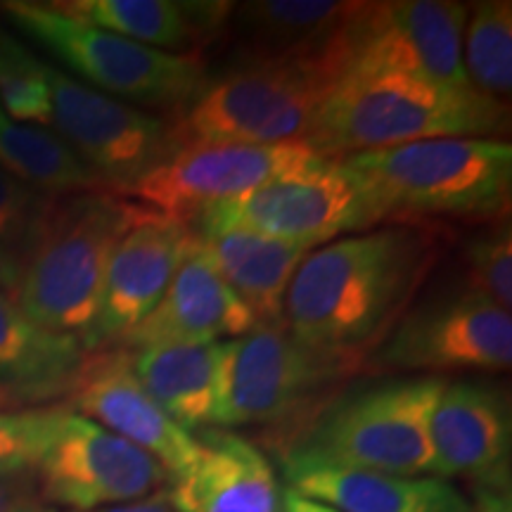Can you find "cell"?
I'll use <instances>...</instances> for the list:
<instances>
[{
	"mask_svg": "<svg viewBox=\"0 0 512 512\" xmlns=\"http://www.w3.org/2000/svg\"><path fill=\"white\" fill-rule=\"evenodd\" d=\"M439 254V235L415 223L311 249L285 294L283 323L311 347L366 361L406 316Z\"/></svg>",
	"mask_w": 512,
	"mask_h": 512,
	"instance_id": "obj_1",
	"label": "cell"
},
{
	"mask_svg": "<svg viewBox=\"0 0 512 512\" xmlns=\"http://www.w3.org/2000/svg\"><path fill=\"white\" fill-rule=\"evenodd\" d=\"M446 380L401 377L318 403L280 441L283 467H344L399 477L432 475V413Z\"/></svg>",
	"mask_w": 512,
	"mask_h": 512,
	"instance_id": "obj_2",
	"label": "cell"
},
{
	"mask_svg": "<svg viewBox=\"0 0 512 512\" xmlns=\"http://www.w3.org/2000/svg\"><path fill=\"white\" fill-rule=\"evenodd\" d=\"M377 219H508L512 145L437 138L339 157Z\"/></svg>",
	"mask_w": 512,
	"mask_h": 512,
	"instance_id": "obj_3",
	"label": "cell"
},
{
	"mask_svg": "<svg viewBox=\"0 0 512 512\" xmlns=\"http://www.w3.org/2000/svg\"><path fill=\"white\" fill-rule=\"evenodd\" d=\"M508 105L472 86L375 76L339 81L306 145L325 159L437 138H498L508 133Z\"/></svg>",
	"mask_w": 512,
	"mask_h": 512,
	"instance_id": "obj_4",
	"label": "cell"
},
{
	"mask_svg": "<svg viewBox=\"0 0 512 512\" xmlns=\"http://www.w3.org/2000/svg\"><path fill=\"white\" fill-rule=\"evenodd\" d=\"M140 209L105 190L53 197L22 254L15 292L19 309L41 328L79 339L86 349L110 256Z\"/></svg>",
	"mask_w": 512,
	"mask_h": 512,
	"instance_id": "obj_5",
	"label": "cell"
},
{
	"mask_svg": "<svg viewBox=\"0 0 512 512\" xmlns=\"http://www.w3.org/2000/svg\"><path fill=\"white\" fill-rule=\"evenodd\" d=\"M347 55L240 62L171 124V145H283L309 138Z\"/></svg>",
	"mask_w": 512,
	"mask_h": 512,
	"instance_id": "obj_6",
	"label": "cell"
},
{
	"mask_svg": "<svg viewBox=\"0 0 512 512\" xmlns=\"http://www.w3.org/2000/svg\"><path fill=\"white\" fill-rule=\"evenodd\" d=\"M0 12L81 83L140 110L183 114L209 86L207 67L197 53L174 55L140 46L64 15L50 3L10 0L0 3Z\"/></svg>",
	"mask_w": 512,
	"mask_h": 512,
	"instance_id": "obj_7",
	"label": "cell"
},
{
	"mask_svg": "<svg viewBox=\"0 0 512 512\" xmlns=\"http://www.w3.org/2000/svg\"><path fill=\"white\" fill-rule=\"evenodd\" d=\"M192 221L197 235L242 228L311 249L380 223L366 192L337 159L214 204Z\"/></svg>",
	"mask_w": 512,
	"mask_h": 512,
	"instance_id": "obj_8",
	"label": "cell"
},
{
	"mask_svg": "<svg viewBox=\"0 0 512 512\" xmlns=\"http://www.w3.org/2000/svg\"><path fill=\"white\" fill-rule=\"evenodd\" d=\"M363 358L332 354L294 337L287 325H259L230 342L221 430L292 420L335 384L361 373Z\"/></svg>",
	"mask_w": 512,
	"mask_h": 512,
	"instance_id": "obj_9",
	"label": "cell"
},
{
	"mask_svg": "<svg viewBox=\"0 0 512 512\" xmlns=\"http://www.w3.org/2000/svg\"><path fill=\"white\" fill-rule=\"evenodd\" d=\"M320 152L304 143L283 145H185L128 188L124 200L188 223L214 204L249 190L323 166Z\"/></svg>",
	"mask_w": 512,
	"mask_h": 512,
	"instance_id": "obj_10",
	"label": "cell"
},
{
	"mask_svg": "<svg viewBox=\"0 0 512 512\" xmlns=\"http://www.w3.org/2000/svg\"><path fill=\"white\" fill-rule=\"evenodd\" d=\"M512 363V316L482 294L467 290L437 297L406 311L394 330L370 351L363 370H486Z\"/></svg>",
	"mask_w": 512,
	"mask_h": 512,
	"instance_id": "obj_11",
	"label": "cell"
},
{
	"mask_svg": "<svg viewBox=\"0 0 512 512\" xmlns=\"http://www.w3.org/2000/svg\"><path fill=\"white\" fill-rule=\"evenodd\" d=\"M467 12L453 0L366 3L349 29L342 81L394 74L470 86L463 69Z\"/></svg>",
	"mask_w": 512,
	"mask_h": 512,
	"instance_id": "obj_12",
	"label": "cell"
},
{
	"mask_svg": "<svg viewBox=\"0 0 512 512\" xmlns=\"http://www.w3.org/2000/svg\"><path fill=\"white\" fill-rule=\"evenodd\" d=\"M46 76L53 131L93 171L105 192L124 195L174 152L171 126L157 114L110 98L48 64Z\"/></svg>",
	"mask_w": 512,
	"mask_h": 512,
	"instance_id": "obj_13",
	"label": "cell"
},
{
	"mask_svg": "<svg viewBox=\"0 0 512 512\" xmlns=\"http://www.w3.org/2000/svg\"><path fill=\"white\" fill-rule=\"evenodd\" d=\"M34 477L43 501L72 512L131 503L169 486L150 453L76 413L64 420Z\"/></svg>",
	"mask_w": 512,
	"mask_h": 512,
	"instance_id": "obj_14",
	"label": "cell"
},
{
	"mask_svg": "<svg viewBox=\"0 0 512 512\" xmlns=\"http://www.w3.org/2000/svg\"><path fill=\"white\" fill-rule=\"evenodd\" d=\"M143 207V204H140ZM197 242L188 223L143 207L110 256L100 313L86 351L119 344L162 299L176 268Z\"/></svg>",
	"mask_w": 512,
	"mask_h": 512,
	"instance_id": "obj_15",
	"label": "cell"
},
{
	"mask_svg": "<svg viewBox=\"0 0 512 512\" xmlns=\"http://www.w3.org/2000/svg\"><path fill=\"white\" fill-rule=\"evenodd\" d=\"M72 403L76 415L150 453L169 482L181 477L200 451L197 437L178 427L145 392L126 349L88 351L74 382Z\"/></svg>",
	"mask_w": 512,
	"mask_h": 512,
	"instance_id": "obj_16",
	"label": "cell"
},
{
	"mask_svg": "<svg viewBox=\"0 0 512 512\" xmlns=\"http://www.w3.org/2000/svg\"><path fill=\"white\" fill-rule=\"evenodd\" d=\"M256 328L259 323L252 311L230 290L197 235V242L176 268L155 309L126 332L117 347L138 351L230 342Z\"/></svg>",
	"mask_w": 512,
	"mask_h": 512,
	"instance_id": "obj_17",
	"label": "cell"
},
{
	"mask_svg": "<svg viewBox=\"0 0 512 512\" xmlns=\"http://www.w3.org/2000/svg\"><path fill=\"white\" fill-rule=\"evenodd\" d=\"M432 475L475 484L510 482L508 392L479 380L446 382L432 413Z\"/></svg>",
	"mask_w": 512,
	"mask_h": 512,
	"instance_id": "obj_18",
	"label": "cell"
},
{
	"mask_svg": "<svg viewBox=\"0 0 512 512\" xmlns=\"http://www.w3.org/2000/svg\"><path fill=\"white\" fill-rule=\"evenodd\" d=\"M197 444L192 465L166 486L178 512H280L278 479L261 448L228 430H202Z\"/></svg>",
	"mask_w": 512,
	"mask_h": 512,
	"instance_id": "obj_19",
	"label": "cell"
},
{
	"mask_svg": "<svg viewBox=\"0 0 512 512\" xmlns=\"http://www.w3.org/2000/svg\"><path fill=\"white\" fill-rule=\"evenodd\" d=\"M366 3L337 0H256L233 5L240 62L299 60L344 53L349 29ZM238 62V64H240Z\"/></svg>",
	"mask_w": 512,
	"mask_h": 512,
	"instance_id": "obj_20",
	"label": "cell"
},
{
	"mask_svg": "<svg viewBox=\"0 0 512 512\" xmlns=\"http://www.w3.org/2000/svg\"><path fill=\"white\" fill-rule=\"evenodd\" d=\"M230 342L155 347L128 354L145 392L178 427L185 432L221 430Z\"/></svg>",
	"mask_w": 512,
	"mask_h": 512,
	"instance_id": "obj_21",
	"label": "cell"
},
{
	"mask_svg": "<svg viewBox=\"0 0 512 512\" xmlns=\"http://www.w3.org/2000/svg\"><path fill=\"white\" fill-rule=\"evenodd\" d=\"M64 15L112 31L140 46L185 55L226 27L233 3L185 0H69L50 3Z\"/></svg>",
	"mask_w": 512,
	"mask_h": 512,
	"instance_id": "obj_22",
	"label": "cell"
},
{
	"mask_svg": "<svg viewBox=\"0 0 512 512\" xmlns=\"http://www.w3.org/2000/svg\"><path fill=\"white\" fill-rule=\"evenodd\" d=\"M294 494L337 512H472L470 501L439 477H399L344 467L285 472Z\"/></svg>",
	"mask_w": 512,
	"mask_h": 512,
	"instance_id": "obj_23",
	"label": "cell"
},
{
	"mask_svg": "<svg viewBox=\"0 0 512 512\" xmlns=\"http://www.w3.org/2000/svg\"><path fill=\"white\" fill-rule=\"evenodd\" d=\"M86 354L79 339L41 328L0 294V384L24 406L72 394Z\"/></svg>",
	"mask_w": 512,
	"mask_h": 512,
	"instance_id": "obj_24",
	"label": "cell"
},
{
	"mask_svg": "<svg viewBox=\"0 0 512 512\" xmlns=\"http://www.w3.org/2000/svg\"><path fill=\"white\" fill-rule=\"evenodd\" d=\"M200 240L230 290L252 311L256 323H280L285 294L311 247L242 228L207 233L200 235Z\"/></svg>",
	"mask_w": 512,
	"mask_h": 512,
	"instance_id": "obj_25",
	"label": "cell"
},
{
	"mask_svg": "<svg viewBox=\"0 0 512 512\" xmlns=\"http://www.w3.org/2000/svg\"><path fill=\"white\" fill-rule=\"evenodd\" d=\"M0 166L48 197L98 192L102 185L53 128L19 124L0 107Z\"/></svg>",
	"mask_w": 512,
	"mask_h": 512,
	"instance_id": "obj_26",
	"label": "cell"
},
{
	"mask_svg": "<svg viewBox=\"0 0 512 512\" xmlns=\"http://www.w3.org/2000/svg\"><path fill=\"white\" fill-rule=\"evenodd\" d=\"M463 69L475 91L501 100L512 91V3L486 0L467 12Z\"/></svg>",
	"mask_w": 512,
	"mask_h": 512,
	"instance_id": "obj_27",
	"label": "cell"
},
{
	"mask_svg": "<svg viewBox=\"0 0 512 512\" xmlns=\"http://www.w3.org/2000/svg\"><path fill=\"white\" fill-rule=\"evenodd\" d=\"M0 107L19 124L53 128V100H50L46 64L8 34L3 38Z\"/></svg>",
	"mask_w": 512,
	"mask_h": 512,
	"instance_id": "obj_28",
	"label": "cell"
},
{
	"mask_svg": "<svg viewBox=\"0 0 512 512\" xmlns=\"http://www.w3.org/2000/svg\"><path fill=\"white\" fill-rule=\"evenodd\" d=\"M69 413L62 406L0 411V472H36Z\"/></svg>",
	"mask_w": 512,
	"mask_h": 512,
	"instance_id": "obj_29",
	"label": "cell"
},
{
	"mask_svg": "<svg viewBox=\"0 0 512 512\" xmlns=\"http://www.w3.org/2000/svg\"><path fill=\"white\" fill-rule=\"evenodd\" d=\"M467 290L482 294L496 306L510 311L512 306V230L501 219L486 228L465 249Z\"/></svg>",
	"mask_w": 512,
	"mask_h": 512,
	"instance_id": "obj_30",
	"label": "cell"
},
{
	"mask_svg": "<svg viewBox=\"0 0 512 512\" xmlns=\"http://www.w3.org/2000/svg\"><path fill=\"white\" fill-rule=\"evenodd\" d=\"M50 202L53 197L17 181L0 166V245L22 259Z\"/></svg>",
	"mask_w": 512,
	"mask_h": 512,
	"instance_id": "obj_31",
	"label": "cell"
},
{
	"mask_svg": "<svg viewBox=\"0 0 512 512\" xmlns=\"http://www.w3.org/2000/svg\"><path fill=\"white\" fill-rule=\"evenodd\" d=\"M0 512H57L43 501L34 472H0Z\"/></svg>",
	"mask_w": 512,
	"mask_h": 512,
	"instance_id": "obj_32",
	"label": "cell"
},
{
	"mask_svg": "<svg viewBox=\"0 0 512 512\" xmlns=\"http://www.w3.org/2000/svg\"><path fill=\"white\" fill-rule=\"evenodd\" d=\"M470 508L472 512H512L510 482L475 484V503Z\"/></svg>",
	"mask_w": 512,
	"mask_h": 512,
	"instance_id": "obj_33",
	"label": "cell"
},
{
	"mask_svg": "<svg viewBox=\"0 0 512 512\" xmlns=\"http://www.w3.org/2000/svg\"><path fill=\"white\" fill-rule=\"evenodd\" d=\"M88 512H178L171 503L169 491L159 489L155 494L138 498V501L131 503H119V505H107V508L88 510Z\"/></svg>",
	"mask_w": 512,
	"mask_h": 512,
	"instance_id": "obj_34",
	"label": "cell"
},
{
	"mask_svg": "<svg viewBox=\"0 0 512 512\" xmlns=\"http://www.w3.org/2000/svg\"><path fill=\"white\" fill-rule=\"evenodd\" d=\"M19 275H22V259L15 252L0 245V294L15 297Z\"/></svg>",
	"mask_w": 512,
	"mask_h": 512,
	"instance_id": "obj_35",
	"label": "cell"
},
{
	"mask_svg": "<svg viewBox=\"0 0 512 512\" xmlns=\"http://www.w3.org/2000/svg\"><path fill=\"white\" fill-rule=\"evenodd\" d=\"M280 512H337L328 508V505L311 501V498H304L294 494L292 489H287L283 494V505H280Z\"/></svg>",
	"mask_w": 512,
	"mask_h": 512,
	"instance_id": "obj_36",
	"label": "cell"
},
{
	"mask_svg": "<svg viewBox=\"0 0 512 512\" xmlns=\"http://www.w3.org/2000/svg\"><path fill=\"white\" fill-rule=\"evenodd\" d=\"M19 406H24V403L19 401L10 389H5L3 384H0V411H12V408H19Z\"/></svg>",
	"mask_w": 512,
	"mask_h": 512,
	"instance_id": "obj_37",
	"label": "cell"
},
{
	"mask_svg": "<svg viewBox=\"0 0 512 512\" xmlns=\"http://www.w3.org/2000/svg\"><path fill=\"white\" fill-rule=\"evenodd\" d=\"M3 38H5V31H0V67H3Z\"/></svg>",
	"mask_w": 512,
	"mask_h": 512,
	"instance_id": "obj_38",
	"label": "cell"
}]
</instances>
